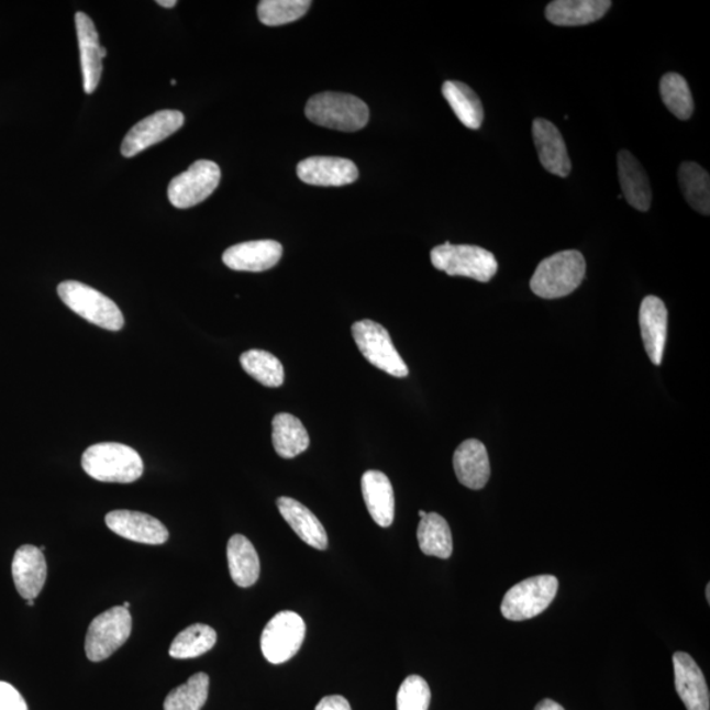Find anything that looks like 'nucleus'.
<instances>
[{
  "mask_svg": "<svg viewBox=\"0 0 710 710\" xmlns=\"http://www.w3.org/2000/svg\"><path fill=\"white\" fill-rule=\"evenodd\" d=\"M82 467L89 477L104 484H133L144 474V462L135 448L117 442L86 448Z\"/></svg>",
  "mask_w": 710,
  "mask_h": 710,
  "instance_id": "f257e3e1",
  "label": "nucleus"
},
{
  "mask_svg": "<svg viewBox=\"0 0 710 710\" xmlns=\"http://www.w3.org/2000/svg\"><path fill=\"white\" fill-rule=\"evenodd\" d=\"M306 117L325 129L357 132L367 125L370 111L364 100L351 93L326 91L308 100Z\"/></svg>",
  "mask_w": 710,
  "mask_h": 710,
  "instance_id": "f03ea898",
  "label": "nucleus"
},
{
  "mask_svg": "<svg viewBox=\"0 0 710 710\" xmlns=\"http://www.w3.org/2000/svg\"><path fill=\"white\" fill-rule=\"evenodd\" d=\"M586 259L578 251H564L547 257L531 279L532 291L542 299H559L573 293L586 277Z\"/></svg>",
  "mask_w": 710,
  "mask_h": 710,
  "instance_id": "7ed1b4c3",
  "label": "nucleus"
},
{
  "mask_svg": "<svg viewBox=\"0 0 710 710\" xmlns=\"http://www.w3.org/2000/svg\"><path fill=\"white\" fill-rule=\"evenodd\" d=\"M432 265L451 277H466L487 284L497 276L499 265L491 252L475 245L445 243L431 252Z\"/></svg>",
  "mask_w": 710,
  "mask_h": 710,
  "instance_id": "20e7f679",
  "label": "nucleus"
},
{
  "mask_svg": "<svg viewBox=\"0 0 710 710\" xmlns=\"http://www.w3.org/2000/svg\"><path fill=\"white\" fill-rule=\"evenodd\" d=\"M58 297L74 313L89 321V323L103 328L106 331L118 332L123 330L124 317L115 301L90 286L66 280L57 288Z\"/></svg>",
  "mask_w": 710,
  "mask_h": 710,
  "instance_id": "39448f33",
  "label": "nucleus"
},
{
  "mask_svg": "<svg viewBox=\"0 0 710 710\" xmlns=\"http://www.w3.org/2000/svg\"><path fill=\"white\" fill-rule=\"evenodd\" d=\"M559 581L553 575L532 576L513 586L501 602V614L509 621L535 618L551 607Z\"/></svg>",
  "mask_w": 710,
  "mask_h": 710,
  "instance_id": "423d86ee",
  "label": "nucleus"
},
{
  "mask_svg": "<svg viewBox=\"0 0 710 710\" xmlns=\"http://www.w3.org/2000/svg\"><path fill=\"white\" fill-rule=\"evenodd\" d=\"M352 334L359 352L373 366L395 378L408 377L410 370L385 326L371 320H360L353 324Z\"/></svg>",
  "mask_w": 710,
  "mask_h": 710,
  "instance_id": "0eeeda50",
  "label": "nucleus"
},
{
  "mask_svg": "<svg viewBox=\"0 0 710 710\" xmlns=\"http://www.w3.org/2000/svg\"><path fill=\"white\" fill-rule=\"evenodd\" d=\"M132 633V615L124 607H113L93 619L86 634L85 650L91 662H102L118 652Z\"/></svg>",
  "mask_w": 710,
  "mask_h": 710,
  "instance_id": "6e6552de",
  "label": "nucleus"
},
{
  "mask_svg": "<svg viewBox=\"0 0 710 710\" xmlns=\"http://www.w3.org/2000/svg\"><path fill=\"white\" fill-rule=\"evenodd\" d=\"M306 639V622L298 613L280 612L260 635V650L273 665H282L298 654Z\"/></svg>",
  "mask_w": 710,
  "mask_h": 710,
  "instance_id": "1a4fd4ad",
  "label": "nucleus"
},
{
  "mask_svg": "<svg viewBox=\"0 0 710 710\" xmlns=\"http://www.w3.org/2000/svg\"><path fill=\"white\" fill-rule=\"evenodd\" d=\"M221 171L212 160H197L190 169L174 178L167 189L170 203L179 210L191 209L212 196L218 189Z\"/></svg>",
  "mask_w": 710,
  "mask_h": 710,
  "instance_id": "9d476101",
  "label": "nucleus"
},
{
  "mask_svg": "<svg viewBox=\"0 0 710 710\" xmlns=\"http://www.w3.org/2000/svg\"><path fill=\"white\" fill-rule=\"evenodd\" d=\"M185 124L182 112L165 110L138 122L126 133L122 144V154L126 158L135 157L153 145L164 142Z\"/></svg>",
  "mask_w": 710,
  "mask_h": 710,
  "instance_id": "9b49d317",
  "label": "nucleus"
},
{
  "mask_svg": "<svg viewBox=\"0 0 710 710\" xmlns=\"http://www.w3.org/2000/svg\"><path fill=\"white\" fill-rule=\"evenodd\" d=\"M110 531L125 540L146 545H163L169 540V531L153 515L133 511H112L106 515Z\"/></svg>",
  "mask_w": 710,
  "mask_h": 710,
  "instance_id": "f8f14e48",
  "label": "nucleus"
},
{
  "mask_svg": "<svg viewBox=\"0 0 710 710\" xmlns=\"http://www.w3.org/2000/svg\"><path fill=\"white\" fill-rule=\"evenodd\" d=\"M282 254L284 247L278 241H247L228 247L223 254V263L234 271L260 273L277 266Z\"/></svg>",
  "mask_w": 710,
  "mask_h": 710,
  "instance_id": "ddd939ff",
  "label": "nucleus"
},
{
  "mask_svg": "<svg viewBox=\"0 0 710 710\" xmlns=\"http://www.w3.org/2000/svg\"><path fill=\"white\" fill-rule=\"evenodd\" d=\"M675 688L687 710H710V695L706 676L691 655L685 652L673 656Z\"/></svg>",
  "mask_w": 710,
  "mask_h": 710,
  "instance_id": "4468645a",
  "label": "nucleus"
},
{
  "mask_svg": "<svg viewBox=\"0 0 710 710\" xmlns=\"http://www.w3.org/2000/svg\"><path fill=\"white\" fill-rule=\"evenodd\" d=\"M298 177L304 184L321 187L352 185L359 177L353 160L340 157H310L298 165Z\"/></svg>",
  "mask_w": 710,
  "mask_h": 710,
  "instance_id": "2eb2a0df",
  "label": "nucleus"
},
{
  "mask_svg": "<svg viewBox=\"0 0 710 710\" xmlns=\"http://www.w3.org/2000/svg\"><path fill=\"white\" fill-rule=\"evenodd\" d=\"M76 29L80 52V68H82L84 89L86 93H92L102 78V59L107 56V49L99 43V35L90 16L84 12L76 15Z\"/></svg>",
  "mask_w": 710,
  "mask_h": 710,
  "instance_id": "dca6fc26",
  "label": "nucleus"
},
{
  "mask_svg": "<svg viewBox=\"0 0 710 710\" xmlns=\"http://www.w3.org/2000/svg\"><path fill=\"white\" fill-rule=\"evenodd\" d=\"M533 140L545 170L553 174V176L567 178L572 173V160L568 157L565 138L557 126L546 119H535L533 122Z\"/></svg>",
  "mask_w": 710,
  "mask_h": 710,
  "instance_id": "f3484780",
  "label": "nucleus"
},
{
  "mask_svg": "<svg viewBox=\"0 0 710 710\" xmlns=\"http://www.w3.org/2000/svg\"><path fill=\"white\" fill-rule=\"evenodd\" d=\"M46 574V561L42 551L33 545L18 548L12 561V578L20 596L26 601L35 600L43 591Z\"/></svg>",
  "mask_w": 710,
  "mask_h": 710,
  "instance_id": "a211bd4d",
  "label": "nucleus"
},
{
  "mask_svg": "<svg viewBox=\"0 0 710 710\" xmlns=\"http://www.w3.org/2000/svg\"><path fill=\"white\" fill-rule=\"evenodd\" d=\"M668 312L659 298L646 297L640 308V326L643 345L650 360L659 366L665 353Z\"/></svg>",
  "mask_w": 710,
  "mask_h": 710,
  "instance_id": "6ab92c4d",
  "label": "nucleus"
},
{
  "mask_svg": "<svg viewBox=\"0 0 710 710\" xmlns=\"http://www.w3.org/2000/svg\"><path fill=\"white\" fill-rule=\"evenodd\" d=\"M453 465L461 485L470 490H481L491 477L487 448L478 440L462 442L454 453Z\"/></svg>",
  "mask_w": 710,
  "mask_h": 710,
  "instance_id": "aec40b11",
  "label": "nucleus"
},
{
  "mask_svg": "<svg viewBox=\"0 0 710 710\" xmlns=\"http://www.w3.org/2000/svg\"><path fill=\"white\" fill-rule=\"evenodd\" d=\"M619 178L622 193L633 209L646 212L652 206L653 191L645 169L631 152L621 151L618 156Z\"/></svg>",
  "mask_w": 710,
  "mask_h": 710,
  "instance_id": "412c9836",
  "label": "nucleus"
},
{
  "mask_svg": "<svg viewBox=\"0 0 710 710\" xmlns=\"http://www.w3.org/2000/svg\"><path fill=\"white\" fill-rule=\"evenodd\" d=\"M360 486L373 520L381 528L391 526L395 519V495L387 475L377 470L366 472Z\"/></svg>",
  "mask_w": 710,
  "mask_h": 710,
  "instance_id": "4be33fe9",
  "label": "nucleus"
},
{
  "mask_svg": "<svg viewBox=\"0 0 710 710\" xmlns=\"http://www.w3.org/2000/svg\"><path fill=\"white\" fill-rule=\"evenodd\" d=\"M609 0H555L546 7V19L558 26L587 25L606 16Z\"/></svg>",
  "mask_w": 710,
  "mask_h": 710,
  "instance_id": "5701e85b",
  "label": "nucleus"
},
{
  "mask_svg": "<svg viewBox=\"0 0 710 710\" xmlns=\"http://www.w3.org/2000/svg\"><path fill=\"white\" fill-rule=\"evenodd\" d=\"M277 506L287 524L299 535L301 541L318 551H325L328 547L325 528L310 509L301 504L300 501L286 497L279 498Z\"/></svg>",
  "mask_w": 710,
  "mask_h": 710,
  "instance_id": "b1692460",
  "label": "nucleus"
},
{
  "mask_svg": "<svg viewBox=\"0 0 710 710\" xmlns=\"http://www.w3.org/2000/svg\"><path fill=\"white\" fill-rule=\"evenodd\" d=\"M228 566L232 579L238 587L256 585L259 578L260 564L256 548L243 534H234L226 546Z\"/></svg>",
  "mask_w": 710,
  "mask_h": 710,
  "instance_id": "393cba45",
  "label": "nucleus"
},
{
  "mask_svg": "<svg viewBox=\"0 0 710 710\" xmlns=\"http://www.w3.org/2000/svg\"><path fill=\"white\" fill-rule=\"evenodd\" d=\"M273 445L279 457L291 459L310 446V435L298 418L278 413L273 420Z\"/></svg>",
  "mask_w": 710,
  "mask_h": 710,
  "instance_id": "a878e982",
  "label": "nucleus"
},
{
  "mask_svg": "<svg viewBox=\"0 0 710 710\" xmlns=\"http://www.w3.org/2000/svg\"><path fill=\"white\" fill-rule=\"evenodd\" d=\"M442 96L451 104L459 122L470 130H479L485 120V110L480 99L472 89L458 80H447L442 86Z\"/></svg>",
  "mask_w": 710,
  "mask_h": 710,
  "instance_id": "bb28decb",
  "label": "nucleus"
},
{
  "mask_svg": "<svg viewBox=\"0 0 710 710\" xmlns=\"http://www.w3.org/2000/svg\"><path fill=\"white\" fill-rule=\"evenodd\" d=\"M421 552L429 557L447 559L453 554V535L447 521L439 513H426L418 528Z\"/></svg>",
  "mask_w": 710,
  "mask_h": 710,
  "instance_id": "cd10ccee",
  "label": "nucleus"
},
{
  "mask_svg": "<svg viewBox=\"0 0 710 710\" xmlns=\"http://www.w3.org/2000/svg\"><path fill=\"white\" fill-rule=\"evenodd\" d=\"M679 184L689 206L702 214L710 213V177L699 164L685 163L679 169Z\"/></svg>",
  "mask_w": 710,
  "mask_h": 710,
  "instance_id": "c85d7f7f",
  "label": "nucleus"
},
{
  "mask_svg": "<svg viewBox=\"0 0 710 710\" xmlns=\"http://www.w3.org/2000/svg\"><path fill=\"white\" fill-rule=\"evenodd\" d=\"M240 364L246 374L265 387L277 388L285 384V368L276 355L252 350L241 354Z\"/></svg>",
  "mask_w": 710,
  "mask_h": 710,
  "instance_id": "c756f323",
  "label": "nucleus"
},
{
  "mask_svg": "<svg viewBox=\"0 0 710 710\" xmlns=\"http://www.w3.org/2000/svg\"><path fill=\"white\" fill-rule=\"evenodd\" d=\"M218 634L209 625L196 624L186 628L174 639L169 654L176 659H191L210 652L217 645Z\"/></svg>",
  "mask_w": 710,
  "mask_h": 710,
  "instance_id": "7c9ffc66",
  "label": "nucleus"
},
{
  "mask_svg": "<svg viewBox=\"0 0 710 710\" xmlns=\"http://www.w3.org/2000/svg\"><path fill=\"white\" fill-rule=\"evenodd\" d=\"M210 676L204 673L192 675L185 685L167 695L165 710H202L209 699Z\"/></svg>",
  "mask_w": 710,
  "mask_h": 710,
  "instance_id": "2f4dec72",
  "label": "nucleus"
},
{
  "mask_svg": "<svg viewBox=\"0 0 710 710\" xmlns=\"http://www.w3.org/2000/svg\"><path fill=\"white\" fill-rule=\"evenodd\" d=\"M663 103L679 120H688L695 110L691 89L678 73H667L659 85Z\"/></svg>",
  "mask_w": 710,
  "mask_h": 710,
  "instance_id": "473e14b6",
  "label": "nucleus"
},
{
  "mask_svg": "<svg viewBox=\"0 0 710 710\" xmlns=\"http://www.w3.org/2000/svg\"><path fill=\"white\" fill-rule=\"evenodd\" d=\"M310 0H263L258 4L259 22L278 26L297 22L311 7Z\"/></svg>",
  "mask_w": 710,
  "mask_h": 710,
  "instance_id": "72a5a7b5",
  "label": "nucleus"
},
{
  "mask_svg": "<svg viewBox=\"0 0 710 710\" xmlns=\"http://www.w3.org/2000/svg\"><path fill=\"white\" fill-rule=\"evenodd\" d=\"M432 694L425 679L411 675L401 683L397 696L398 710H428Z\"/></svg>",
  "mask_w": 710,
  "mask_h": 710,
  "instance_id": "f704fd0d",
  "label": "nucleus"
},
{
  "mask_svg": "<svg viewBox=\"0 0 710 710\" xmlns=\"http://www.w3.org/2000/svg\"><path fill=\"white\" fill-rule=\"evenodd\" d=\"M0 710H29L23 696L10 683L0 681Z\"/></svg>",
  "mask_w": 710,
  "mask_h": 710,
  "instance_id": "c9c22d12",
  "label": "nucleus"
},
{
  "mask_svg": "<svg viewBox=\"0 0 710 710\" xmlns=\"http://www.w3.org/2000/svg\"><path fill=\"white\" fill-rule=\"evenodd\" d=\"M314 710H352V707L344 696L332 695L321 700Z\"/></svg>",
  "mask_w": 710,
  "mask_h": 710,
  "instance_id": "e433bc0d",
  "label": "nucleus"
},
{
  "mask_svg": "<svg viewBox=\"0 0 710 710\" xmlns=\"http://www.w3.org/2000/svg\"><path fill=\"white\" fill-rule=\"evenodd\" d=\"M534 710H565V708L558 705L557 701L545 699L540 701L539 705L535 706Z\"/></svg>",
  "mask_w": 710,
  "mask_h": 710,
  "instance_id": "4c0bfd02",
  "label": "nucleus"
},
{
  "mask_svg": "<svg viewBox=\"0 0 710 710\" xmlns=\"http://www.w3.org/2000/svg\"><path fill=\"white\" fill-rule=\"evenodd\" d=\"M157 3L165 7V9H173V7L177 5V0H158Z\"/></svg>",
  "mask_w": 710,
  "mask_h": 710,
  "instance_id": "58836bf2",
  "label": "nucleus"
},
{
  "mask_svg": "<svg viewBox=\"0 0 710 710\" xmlns=\"http://www.w3.org/2000/svg\"><path fill=\"white\" fill-rule=\"evenodd\" d=\"M707 600L710 602V585L707 586Z\"/></svg>",
  "mask_w": 710,
  "mask_h": 710,
  "instance_id": "ea45409f",
  "label": "nucleus"
},
{
  "mask_svg": "<svg viewBox=\"0 0 710 710\" xmlns=\"http://www.w3.org/2000/svg\"><path fill=\"white\" fill-rule=\"evenodd\" d=\"M419 515H420V519H424V518H425V515H426V512H424V511H420V512H419Z\"/></svg>",
  "mask_w": 710,
  "mask_h": 710,
  "instance_id": "a19ab883",
  "label": "nucleus"
},
{
  "mask_svg": "<svg viewBox=\"0 0 710 710\" xmlns=\"http://www.w3.org/2000/svg\"><path fill=\"white\" fill-rule=\"evenodd\" d=\"M26 602H29V606H30V607L35 606V600H29V601H26Z\"/></svg>",
  "mask_w": 710,
  "mask_h": 710,
  "instance_id": "79ce46f5",
  "label": "nucleus"
},
{
  "mask_svg": "<svg viewBox=\"0 0 710 710\" xmlns=\"http://www.w3.org/2000/svg\"><path fill=\"white\" fill-rule=\"evenodd\" d=\"M130 606H131V604H130V602H129V601H125V602H124V604H123V607H124V608H126V609H129V608H130Z\"/></svg>",
  "mask_w": 710,
  "mask_h": 710,
  "instance_id": "37998d69",
  "label": "nucleus"
},
{
  "mask_svg": "<svg viewBox=\"0 0 710 710\" xmlns=\"http://www.w3.org/2000/svg\"><path fill=\"white\" fill-rule=\"evenodd\" d=\"M171 85H173V86H176V85H177V80H176V79H173V80H171Z\"/></svg>",
  "mask_w": 710,
  "mask_h": 710,
  "instance_id": "c03bdc74",
  "label": "nucleus"
}]
</instances>
